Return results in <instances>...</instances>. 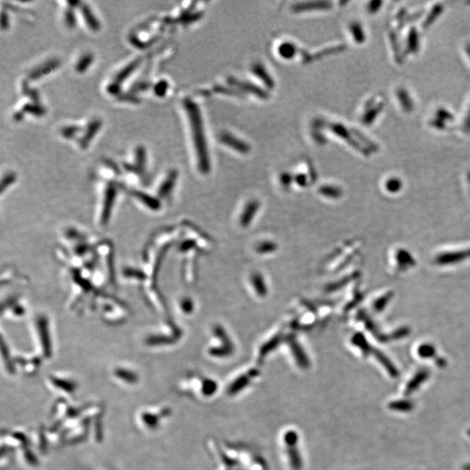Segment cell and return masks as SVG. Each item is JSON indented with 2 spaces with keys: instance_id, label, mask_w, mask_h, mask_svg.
Segmentation results:
<instances>
[{
  "instance_id": "obj_3",
  "label": "cell",
  "mask_w": 470,
  "mask_h": 470,
  "mask_svg": "<svg viewBox=\"0 0 470 470\" xmlns=\"http://www.w3.org/2000/svg\"><path fill=\"white\" fill-rule=\"evenodd\" d=\"M25 313L26 308L18 297L8 299L2 306V315H5L7 319L23 318Z\"/></svg>"
},
{
  "instance_id": "obj_18",
  "label": "cell",
  "mask_w": 470,
  "mask_h": 470,
  "mask_svg": "<svg viewBox=\"0 0 470 470\" xmlns=\"http://www.w3.org/2000/svg\"><path fill=\"white\" fill-rule=\"evenodd\" d=\"M436 361H437V362H436V364H437V365H438V366H445V365H446V361H445L444 359H437Z\"/></svg>"
},
{
  "instance_id": "obj_19",
  "label": "cell",
  "mask_w": 470,
  "mask_h": 470,
  "mask_svg": "<svg viewBox=\"0 0 470 470\" xmlns=\"http://www.w3.org/2000/svg\"><path fill=\"white\" fill-rule=\"evenodd\" d=\"M463 470H470V464H465L463 468Z\"/></svg>"
},
{
  "instance_id": "obj_21",
  "label": "cell",
  "mask_w": 470,
  "mask_h": 470,
  "mask_svg": "<svg viewBox=\"0 0 470 470\" xmlns=\"http://www.w3.org/2000/svg\"><path fill=\"white\" fill-rule=\"evenodd\" d=\"M468 434H469V436H470V429L469 430V431H468Z\"/></svg>"
},
{
  "instance_id": "obj_12",
  "label": "cell",
  "mask_w": 470,
  "mask_h": 470,
  "mask_svg": "<svg viewBox=\"0 0 470 470\" xmlns=\"http://www.w3.org/2000/svg\"><path fill=\"white\" fill-rule=\"evenodd\" d=\"M115 374L117 375L118 378H120L123 380H126L130 382H133L136 380V375L133 372L124 369V368H118L115 372Z\"/></svg>"
},
{
  "instance_id": "obj_15",
  "label": "cell",
  "mask_w": 470,
  "mask_h": 470,
  "mask_svg": "<svg viewBox=\"0 0 470 470\" xmlns=\"http://www.w3.org/2000/svg\"><path fill=\"white\" fill-rule=\"evenodd\" d=\"M386 187H387V190L390 191L392 193H395V192H398L401 189V181L397 180V179H391V180L387 181Z\"/></svg>"
},
{
  "instance_id": "obj_10",
  "label": "cell",
  "mask_w": 470,
  "mask_h": 470,
  "mask_svg": "<svg viewBox=\"0 0 470 470\" xmlns=\"http://www.w3.org/2000/svg\"><path fill=\"white\" fill-rule=\"evenodd\" d=\"M374 354H375V357L378 359V360L380 361V364L385 367V369L392 378H398L399 377V371H398L397 368L394 366L393 363L391 362L389 359L385 356L384 353L380 352V351H375Z\"/></svg>"
},
{
  "instance_id": "obj_2",
  "label": "cell",
  "mask_w": 470,
  "mask_h": 470,
  "mask_svg": "<svg viewBox=\"0 0 470 470\" xmlns=\"http://www.w3.org/2000/svg\"><path fill=\"white\" fill-rule=\"evenodd\" d=\"M34 328L38 343L42 347L45 357H50L52 353V341L50 336V326L45 315H38L34 320Z\"/></svg>"
},
{
  "instance_id": "obj_7",
  "label": "cell",
  "mask_w": 470,
  "mask_h": 470,
  "mask_svg": "<svg viewBox=\"0 0 470 470\" xmlns=\"http://www.w3.org/2000/svg\"><path fill=\"white\" fill-rule=\"evenodd\" d=\"M467 257H470V250L464 251V252H453V253H443L442 255L438 256L437 258V262L440 264H448V263H455L461 261L463 259H466Z\"/></svg>"
},
{
  "instance_id": "obj_14",
  "label": "cell",
  "mask_w": 470,
  "mask_h": 470,
  "mask_svg": "<svg viewBox=\"0 0 470 470\" xmlns=\"http://www.w3.org/2000/svg\"><path fill=\"white\" fill-rule=\"evenodd\" d=\"M217 390V383L214 380H206L203 382V393L206 395H212Z\"/></svg>"
},
{
  "instance_id": "obj_17",
  "label": "cell",
  "mask_w": 470,
  "mask_h": 470,
  "mask_svg": "<svg viewBox=\"0 0 470 470\" xmlns=\"http://www.w3.org/2000/svg\"><path fill=\"white\" fill-rule=\"evenodd\" d=\"M464 129H465V131H468V132H470V112H469V115H468L467 117H466V119H465V122H464Z\"/></svg>"
},
{
  "instance_id": "obj_8",
  "label": "cell",
  "mask_w": 470,
  "mask_h": 470,
  "mask_svg": "<svg viewBox=\"0 0 470 470\" xmlns=\"http://www.w3.org/2000/svg\"><path fill=\"white\" fill-rule=\"evenodd\" d=\"M287 445V454L289 457L291 466L294 470H301L302 461L297 450V443H289Z\"/></svg>"
},
{
  "instance_id": "obj_5",
  "label": "cell",
  "mask_w": 470,
  "mask_h": 470,
  "mask_svg": "<svg viewBox=\"0 0 470 470\" xmlns=\"http://www.w3.org/2000/svg\"><path fill=\"white\" fill-rule=\"evenodd\" d=\"M257 372H253V371H251L249 373H246V374H244V375H241L240 377H238L237 380L234 381V383L229 387V394H235L238 393L239 391H241V389L245 388L247 385H248L250 380H252L253 377L257 375Z\"/></svg>"
},
{
  "instance_id": "obj_11",
  "label": "cell",
  "mask_w": 470,
  "mask_h": 470,
  "mask_svg": "<svg viewBox=\"0 0 470 470\" xmlns=\"http://www.w3.org/2000/svg\"><path fill=\"white\" fill-rule=\"evenodd\" d=\"M436 349L431 344H422L419 347L418 354L422 358L429 359L436 355Z\"/></svg>"
},
{
  "instance_id": "obj_16",
  "label": "cell",
  "mask_w": 470,
  "mask_h": 470,
  "mask_svg": "<svg viewBox=\"0 0 470 470\" xmlns=\"http://www.w3.org/2000/svg\"><path fill=\"white\" fill-rule=\"evenodd\" d=\"M414 41H417V36H416L415 34H411V33H410V35H409V40H408V44H409V48H410L411 51H414V50H415V48L416 47V45H417L416 44L414 43Z\"/></svg>"
},
{
  "instance_id": "obj_20",
  "label": "cell",
  "mask_w": 470,
  "mask_h": 470,
  "mask_svg": "<svg viewBox=\"0 0 470 470\" xmlns=\"http://www.w3.org/2000/svg\"><path fill=\"white\" fill-rule=\"evenodd\" d=\"M467 52H468V54L470 55V45H468Z\"/></svg>"
},
{
  "instance_id": "obj_6",
  "label": "cell",
  "mask_w": 470,
  "mask_h": 470,
  "mask_svg": "<svg viewBox=\"0 0 470 470\" xmlns=\"http://www.w3.org/2000/svg\"><path fill=\"white\" fill-rule=\"evenodd\" d=\"M134 197L137 201H139L145 208L149 209L150 211L156 212L159 211L161 208V205L159 201L156 200L155 198L151 197L147 194H143L140 192H135Z\"/></svg>"
},
{
  "instance_id": "obj_4",
  "label": "cell",
  "mask_w": 470,
  "mask_h": 470,
  "mask_svg": "<svg viewBox=\"0 0 470 470\" xmlns=\"http://www.w3.org/2000/svg\"><path fill=\"white\" fill-rule=\"evenodd\" d=\"M429 375H430V373L427 368L419 370L418 372L415 373L414 377L406 385L404 389L405 395L408 396L410 394H414L415 391H417L419 387L422 386L423 382H425L426 380L429 379Z\"/></svg>"
},
{
  "instance_id": "obj_13",
  "label": "cell",
  "mask_w": 470,
  "mask_h": 470,
  "mask_svg": "<svg viewBox=\"0 0 470 470\" xmlns=\"http://www.w3.org/2000/svg\"><path fill=\"white\" fill-rule=\"evenodd\" d=\"M398 96H399V100H400V102H401V106L403 107L405 110L407 111H409L410 109H412V101H410V99L408 97V94L405 92V90H400L398 92Z\"/></svg>"
},
{
  "instance_id": "obj_9",
  "label": "cell",
  "mask_w": 470,
  "mask_h": 470,
  "mask_svg": "<svg viewBox=\"0 0 470 470\" xmlns=\"http://www.w3.org/2000/svg\"><path fill=\"white\" fill-rule=\"evenodd\" d=\"M415 403L412 401L404 399V400H395L388 403V408L395 412L408 413L414 409Z\"/></svg>"
},
{
  "instance_id": "obj_1",
  "label": "cell",
  "mask_w": 470,
  "mask_h": 470,
  "mask_svg": "<svg viewBox=\"0 0 470 470\" xmlns=\"http://www.w3.org/2000/svg\"><path fill=\"white\" fill-rule=\"evenodd\" d=\"M187 108V111H189L191 115V120L193 124V131H194V138L196 140V145L198 147V153L200 155V159L202 165L207 164V151H206V145H205L204 137H203V131L201 125V119H200V115L196 107H194V104L190 102H187L186 104Z\"/></svg>"
}]
</instances>
